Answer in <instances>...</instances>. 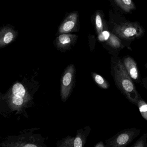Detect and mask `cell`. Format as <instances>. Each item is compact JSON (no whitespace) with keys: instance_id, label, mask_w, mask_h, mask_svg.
<instances>
[{"instance_id":"6da1fadb","label":"cell","mask_w":147,"mask_h":147,"mask_svg":"<svg viewBox=\"0 0 147 147\" xmlns=\"http://www.w3.org/2000/svg\"><path fill=\"white\" fill-rule=\"evenodd\" d=\"M111 69L117 86L131 102H136L138 100L137 91L123 64L120 60H112Z\"/></svg>"},{"instance_id":"5b68a950","label":"cell","mask_w":147,"mask_h":147,"mask_svg":"<svg viewBox=\"0 0 147 147\" xmlns=\"http://www.w3.org/2000/svg\"><path fill=\"white\" fill-rule=\"evenodd\" d=\"M115 33L123 39H131L140 36L142 33V29L135 23H126L117 27Z\"/></svg>"},{"instance_id":"ac0fdd59","label":"cell","mask_w":147,"mask_h":147,"mask_svg":"<svg viewBox=\"0 0 147 147\" xmlns=\"http://www.w3.org/2000/svg\"><path fill=\"white\" fill-rule=\"evenodd\" d=\"M111 36V34L109 31H103L101 33H99V35L98 36V39L99 41H107L109 39Z\"/></svg>"},{"instance_id":"4fadbf2b","label":"cell","mask_w":147,"mask_h":147,"mask_svg":"<svg viewBox=\"0 0 147 147\" xmlns=\"http://www.w3.org/2000/svg\"><path fill=\"white\" fill-rule=\"evenodd\" d=\"M118 5L125 11L129 12L134 8L132 0H115Z\"/></svg>"},{"instance_id":"7c38bea8","label":"cell","mask_w":147,"mask_h":147,"mask_svg":"<svg viewBox=\"0 0 147 147\" xmlns=\"http://www.w3.org/2000/svg\"><path fill=\"white\" fill-rule=\"evenodd\" d=\"M91 75L94 82L101 89H107L109 88V83L101 75L94 72H91Z\"/></svg>"},{"instance_id":"8992f818","label":"cell","mask_w":147,"mask_h":147,"mask_svg":"<svg viewBox=\"0 0 147 147\" xmlns=\"http://www.w3.org/2000/svg\"><path fill=\"white\" fill-rule=\"evenodd\" d=\"M18 33L9 25L0 29V47H4L12 43L18 36Z\"/></svg>"},{"instance_id":"9c48e42d","label":"cell","mask_w":147,"mask_h":147,"mask_svg":"<svg viewBox=\"0 0 147 147\" xmlns=\"http://www.w3.org/2000/svg\"><path fill=\"white\" fill-rule=\"evenodd\" d=\"M132 138L131 133L128 132L121 133L114 138L107 140L106 141V147H120L126 146L129 143Z\"/></svg>"},{"instance_id":"e0dca14e","label":"cell","mask_w":147,"mask_h":147,"mask_svg":"<svg viewBox=\"0 0 147 147\" xmlns=\"http://www.w3.org/2000/svg\"><path fill=\"white\" fill-rule=\"evenodd\" d=\"M109 43L112 47L119 48L121 46V41L120 40L114 35H111L109 38Z\"/></svg>"},{"instance_id":"7a4b0ae2","label":"cell","mask_w":147,"mask_h":147,"mask_svg":"<svg viewBox=\"0 0 147 147\" xmlns=\"http://www.w3.org/2000/svg\"><path fill=\"white\" fill-rule=\"evenodd\" d=\"M30 99L28 92L22 84L16 83L13 85L8 96L9 105L13 110L20 111Z\"/></svg>"},{"instance_id":"30bf717a","label":"cell","mask_w":147,"mask_h":147,"mask_svg":"<svg viewBox=\"0 0 147 147\" xmlns=\"http://www.w3.org/2000/svg\"><path fill=\"white\" fill-rule=\"evenodd\" d=\"M91 129L90 127L86 126L84 128L78 130L76 136L73 138V147L84 146Z\"/></svg>"},{"instance_id":"9a60e30c","label":"cell","mask_w":147,"mask_h":147,"mask_svg":"<svg viewBox=\"0 0 147 147\" xmlns=\"http://www.w3.org/2000/svg\"><path fill=\"white\" fill-rule=\"evenodd\" d=\"M74 137L68 136L59 141L57 144V147H73Z\"/></svg>"},{"instance_id":"ffe728a7","label":"cell","mask_w":147,"mask_h":147,"mask_svg":"<svg viewBox=\"0 0 147 147\" xmlns=\"http://www.w3.org/2000/svg\"><path fill=\"white\" fill-rule=\"evenodd\" d=\"M105 146L103 142H102L100 141L97 143L94 147H104Z\"/></svg>"},{"instance_id":"5bb4252c","label":"cell","mask_w":147,"mask_h":147,"mask_svg":"<svg viewBox=\"0 0 147 147\" xmlns=\"http://www.w3.org/2000/svg\"><path fill=\"white\" fill-rule=\"evenodd\" d=\"M95 25L97 31L98 33L102 32L104 27V22L103 21L102 15L100 13L98 12L95 17Z\"/></svg>"},{"instance_id":"2e32d148","label":"cell","mask_w":147,"mask_h":147,"mask_svg":"<svg viewBox=\"0 0 147 147\" xmlns=\"http://www.w3.org/2000/svg\"><path fill=\"white\" fill-rule=\"evenodd\" d=\"M138 105L142 115L147 121V104L142 100H140L138 101Z\"/></svg>"},{"instance_id":"ba28073f","label":"cell","mask_w":147,"mask_h":147,"mask_svg":"<svg viewBox=\"0 0 147 147\" xmlns=\"http://www.w3.org/2000/svg\"><path fill=\"white\" fill-rule=\"evenodd\" d=\"M78 14L73 13L69 15L61 24L59 29L60 34L68 33L72 32L77 26Z\"/></svg>"},{"instance_id":"277c9868","label":"cell","mask_w":147,"mask_h":147,"mask_svg":"<svg viewBox=\"0 0 147 147\" xmlns=\"http://www.w3.org/2000/svg\"><path fill=\"white\" fill-rule=\"evenodd\" d=\"M39 137L31 136L29 137H19L12 141L6 142L2 144L4 147H38L47 146L44 145L43 138L39 139Z\"/></svg>"},{"instance_id":"d6986e66","label":"cell","mask_w":147,"mask_h":147,"mask_svg":"<svg viewBox=\"0 0 147 147\" xmlns=\"http://www.w3.org/2000/svg\"><path fill=\"white\" fill-rule=\"evenodd\" d=\"M144 143H143V142L142 141H139L138 142H136V143L135 145L134 146H133L134 147H144Z\"/></svg>"},{"instance_id":"3957f363","label":"cell","mask_w":147,"mask_h":147,"mask_svg":"<svg viewBox=\"0 0 147 147\" xmlns=\"http://www.w3.org/2000/svg\"><path fill=\"white\" fill-rule=\"evenodd\" d=\"M75 66L73 64L68 65L64 71L61 79L60 96L65 102L70 96L75 80Z\"/></svg>"},{"instance_id":"8fae6325","label":"cell","mask_w":147,"mask_h":147,"mask_svg":"<svg viewBox=\"0 0 147 147\" xmlns=\"http://www.w3.org/2000/svg\"><path fill=\"white\" fill-rule=\"evenodd\" d=\"M123 65L130 77L134 80L138 79L139 73L135 61L132 58L128 57L124 59Z\"/></svg>"},{"instance_id":"52a82bcc","label":"cell","mask_w":147,"mask_h":147,"mask_svg":"<svg viewBox=\"0 0 147 147\" xmlns=\"http://www.w3.org/2000/svg\"><path fill=\"white\" fill-rule=\"evenodd\" d=\"M77 36L68 33L62 34L57 39L56 48L62 52L69 50L76 42Z\"/></svg>"}]
</instances>
